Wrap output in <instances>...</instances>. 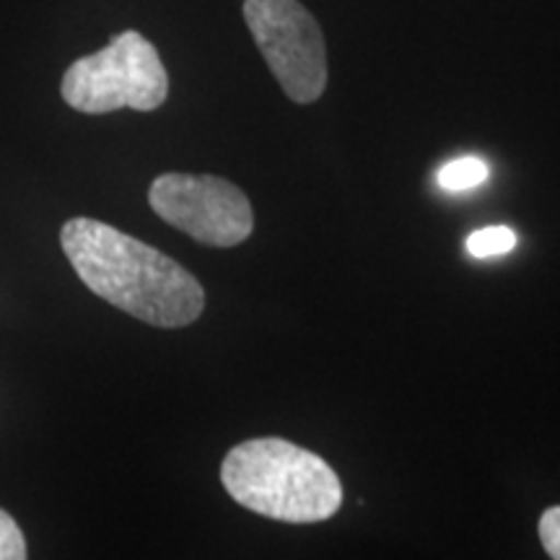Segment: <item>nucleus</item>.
Instances as JSON below:
<instances>
[{
	"label": "nucleus",
	"instance_id": "nucleus-1",
	"mask_svg": "<svg viewBox=\"0 0 560 560\" xmlns=\"http://www.w3.org/2000/svg\"><path fill=\"white\" fill-rule=\"evenodd\" d=\"M66 257L96 296L153 327H187L202 314L206 291L192 272L151 244L94 219L60 231Z\"/></svg>",
	"mask_w": 560,
	"mask_h": 560
},
{
	"label": "nucleus",
	"instance_id": "nucleus-2",
	"mask_svg": "<svg viewBox=\"0 0 560 560\" xmlns=\"http://www.w3.org/2000/svg\"><path fill=\"white\" fill-rule=\"evenodd\" d=\"M221 482L240 506L285 524H317L338 514L342 486L325 459L285 439H252L221 465Z\"/></svg>",
	"mask_w": 560,
	"mask_h": 560
},
{
	"label": "nucleus",
	"instance_id": "nucleus-3",
	"mask_svg": "<svg viewBox=\"0 0 560 560\" xmlns=\"http://www.w3.org/2000/svg\"><path fill=\"white\" fill-rule=\"evenodd\" d=\"M170 96V75L143 34L122 32L100 52L75 60L62 75V100L83 115L117 109L153 112Z\"/></svg>",
	"mask_w": 560,
	"mask_h": 560
},
{
	"label": "nucleus",
	"instance_id": "nucleus-4",
	"mask_svg": "<svg viewBox=\"0 0 560 560\" xmlns=\"http://www.w3.org/2000/svg\"><path fill=\"white\" fill-rule=\"evenodd\" d=\"M244 19L291 102L312 104L327 86V47L299 0H244Z\"/></svg>",
	"mask_w": 560,
	"mask_h": 560
},
{
	"label": "nucleus",
	"instance_id": "nucleus-5",
	"mask_svg": "<svg viewBox=\"0 0 560 560\" xmlns=\"http://www.w3.org/2000/svg\"><path fill=\"white\" fill-rule=\"evenodd\" d=\"M153 213L208 247H236L255 229L249 198L221 177L161 174L149 190Z\"/></svg>",
	"mask_w": 560,
	"mask_h": 560
},
{
	"label": "nucleus",
	"instance_id": "nucleus-6",
	"mask_svg": "<svg viewBox=\"0 0 560 560\" xmlns=\"http://www.w3.org/2000/svg\"><path fill=\"white\" fill-rule=\"evenodd\" d=\"M488 179V164L478 156H465L454 159L450 164H444L436 174V182L441 190L446 192H465L472 187L482 185Z\"/></svg>",
	"mask_w": 560,
	"mask_h": 560
},
{
	"label": "nucleus",
	"instance_id": "nucleus-7",
	"mask_svg": "<svg viewBox=\"0 0 560 560\" xmlns=\"http://www.w3.org/2000/svg\"><path fill=\"white\" fill-rule=\"evenodd\" d=\"M514 247L516 234L509 226H486L475 231V234H470V240H467V252H470L472 257H478V260L509 255Z\"/></svg>",
	"mask_w": 560,
	"mask_h": 560
},
{
	"label": "nucleus",
	"instance_id": "nucleus-8",
	"mask_svg": "<svg viewBox=\"0 0 560 560\" xmlns=\"http://www.w3.org/2000/svg\"><path fill=\"white\" fill-rule=\"evenodd\" d=\"M26 540L11 514L0 509V560H24Z\"/></svg>",
	"mask_w": 560,
	"mask_h": 560
},
{
	"label": "nucleus",
	"instance_id": "nucleus-9",
	"mask_svg": "<svg viewBox=\"0 0 560 560\" xmlns=\"http://www.w3.org/2000/svg\"><path fill=\"white\" fill-rule=\"evenodd\" d=\"M537 529H540L542 548L548 550V556L560 560V506H552L545 511L540 516V524H537Z\"/></svg>",
	"mask_w": 560,
	"mask_h": 560
}]
</instances>
